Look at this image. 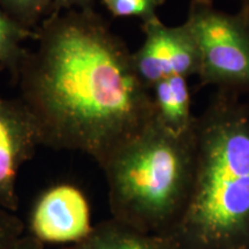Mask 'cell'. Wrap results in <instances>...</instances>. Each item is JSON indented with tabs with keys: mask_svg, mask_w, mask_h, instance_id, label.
<instances>
[{
	"mask_svg": "<svg viewBox=\"0 0 249 249\" xmlns=\"http://www.w3.org/2000/svg\"><path fill=\"white\" fill-rule=\"evenodd\" d=\"M157 117L167 128L179 134L191 132L195 117L191 112V95L187 79L170 75L151 88Z\"/></svg>",
	"mask_w": 249,
	"mask_h": 249,
	"instance_id": "obj_8",
	"label": "cell"
},
{
	"mask_svg": "<svg viewBox=\"0 0 249 249\" xmlns=\"http://www.w3.org/2000/svg\"><path fill=\"white\" fill-rule=\"evenodd\" d=\"M37 31L23 27L0 5V64L18 75L28 51L23 48V42L36 38Z\"/></svg>",
	"mask_w": 249,
	"mask_h": 249,
	"instance_id": "obj_10",
	"label": "cell"
},
{
	"mask_svg": "<svg viewBox=\"0 0 249 249\" xmlns=\"http://www.w3.org/2000/svg\"><path fill=\"white\" fill-rule=\"evenodd\" d=\"M194 127L179 134L156 117L101 164L114 219L151 233L185 209L194 173Z\"/></svg>",
	"mask_w": 249,
	"mask_h": 249,
	"instance_id": "obj_3",
	"label": "cell"
},
{
	"mask_svg": "<svg viewBox=\"0 0 249 249\" xmlns=\"http://www.w3.org/2000/svg\"><path fill=\"white\" fill-rule=\"evenodd\" d=\"M183 23L197 49L201 86L249 93V9L232 14L213 0H191Z\"/></svg>",
	"mask_w": 249,
	"mask_h": 249,
	"instance_id": "obj_4",
	"label": "cell"
},
{
	"mask_svg": "<svg viewBox=\"0 0 249 249\" xmlns=\"http://www.w3.org/2000/svg\"><path fill=\"white\" fill-rule=\"evenodd\" d=\"M107 11L117 18H140L142 22L157 17L165 0H102Z\"/></svg>",
	"mask_w": 249,
	"mask_h": 249,
	"instance_id": "obj_12",
	"label": "cell"
},
{
	"mask_svg": "<svg viewBox=\"0 0 249 249\" xmlns=\"http://www.w3.org/2000/svg\"><path fill=\"white\" fill-rule=\"evenodd\" d=\"M15 249H44V244L33 235H23L18 242Z\"/></svg>",
	"mask_w": 249,
	"mask_h": 249,
	"instance_id": "obj_15",
	"label": "cell"
},
{
	"mask_svg": "<svg viewBox=\"0 0 249 249\" xmlns=\"http://www.w3.org/2000/svg\"><path fill=\"white\" fill-rule=\"evenodd\" d=\"M23 223L12 211L0 208V249H15L23 236Z\"/></svg>",
	"mask_w": 249,
	"mask_h": 249,
	"instance_id": "obj_13",
	"label": "cell"
},
{
	"mask_svg": "<svg viewBox=\"0 0 249 249\" xmlns=\"http://www.w3.org/2000/svg\"><path fill=\"white\" fill-rule=\"evenodd\" d=\"M142 30L144 42L133 53V62L140 80L149 90L170 75L186 79L197 75V49L185 23L169 27L157 15L142 22Z\"/></svg>",
	"mask_w": 249,
	"mask_h": 249,
	"instance_id": "obj_5",
	"label": "cell"
},
{
	"mask_svg": "<svg viewBox=\"0 0 249 249\" xmlns=\"http://www.w3.org/2000/svg\"><path fill=\"white\" fill-rule=\"evenodd\" d=\"M53 0H0L9 17L28 29L34 30L40 21L50 15Z\"/></svg>",
	"mask_w": 249,
	"mask_h": 249,
	"instance_id": "obj_11",
	"label": "cell"
},
{
	"mask_svg": "<svg viewBox=\"0 0 249 249\" xmlns=\"http://www.w3.org/2000/svg\"><path fill=\"white\" fill-rule=\"evenodd\" d=\"M64 249H169L166 242L113 219L93 227L85 240Z\"/></svg>",
	"mask_w": 249,
	"mask_h": 249,
	"instance_id": "obj_9",
	"label": "cell"
},
{
	"mask_svg": "<svg viewBox=\"0 0 249 249\" xmlns=\"http://www.w3.org/2000/svg\"><path fill=\"white\" fill-rule=\"evenodd\" d=\"M36 39L17 76L42 145L101 165L157 117L133 53L92 8L50 14Z\"/></svg>",
	"mask_w": 249,
	"mask_h": 249,
	"instance_id": "obj_1",
	"label": "cell"
},
{
	"mask_svg": "<svg viewBox=\"0 0 249 249\" xmlns=\"http://www.w3.org/2000/svg\"><path fill=\"white\" fill-rule=\"evenodd\" d=\"M95 0H53L51 13L71 11V9H86L92 8Z\"/></svg>",
	"mask_w": 249,
	"mask_h": 249,
	"instance_id": "obj_14",
	"label": "cell"
},
{
	"mask_svg": "<svg viewBox=\"0 0 249 249\" xmlns=\"http://www.w3.org/2000/svg\"><path fill=\"white\" fill-rule=\"evenodd\" d=\"M30 235L43 244L75 245L92 231L90 207L76 186L58 183L43 192L34 204Z\"/></svg>",
	"mask_w": 249,
	"mask_h": 249,
	"instance_id": "obj_6",
	"label": "cell"
},
{
	"mask_svg": "<svg viewBox=\"0 0 249 249\" xmlns=\"http://www.w3.org/2000/svg\"><path fill=\"white\" fill-rule=\"evenodd\" d=\"M38 145V127L23 102L0 97V208L18 210V172Z\"/></svg>",
	"mask_w": 249,
	"mask_h": 249,
	"instance_id": "obj_7",
	"label": "cell"
},
{
	"mask_svg": "<svg viewBox=\"0 0 249 249\" xmlns=\"http://www.w3.org/2000/svg\"><path fill=\"white\" fill-rule=\"evenodd\" d=\"M240 1L242 4V7L249 9V0H240Z\"/></svg>",
	"mask_w": 249,
	"mask_h": 249,
	"instance_id": "obj_16",
	"label": "cell"
},
{
	"mask_svg": "<svg viewBox=\"0 0 249 249\" xmlns=\"http://www.w3.org/2000/svg\"><path fill=\"white\" fill-rule=\"evenodd\" d=\"M195 160L183 224L201 244L249 233V101L218 91L194 124Z\"/></svg>",
	"mask_w": 249,
	"mask_h": 249,
	"instance_id": "obj_2",
	"label": "cell"
}]
</instances>
